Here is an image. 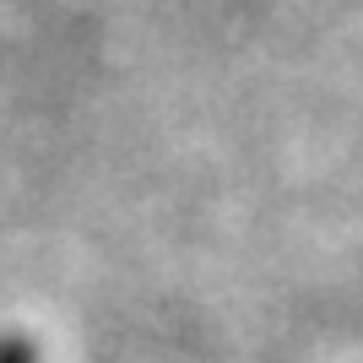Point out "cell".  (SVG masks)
Returning a JSON list of instances; mask_svg holds the SVG:
<instances>
[{
	"label": "cell",
	"mask_w": 363,
	"mask_h": 363,
	"mask_svg": "<svg viewBox=\"0 0 363 363\" xmlns=\"http://www.w3.org/2000/svg\"><path fill=\"white\" fill-rule=\"evenodd\" d=\"M0 363H38L28 336H0Z\"/></svg>",
	"instance_id": "1"
}]
</instances>
